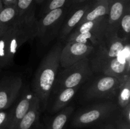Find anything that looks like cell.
Masks as SVG:
<instances>
[{
	"label": "cell",
	"instance_id": "6da1fadb",
	"mask_svg": "<svg viewBox=\"0 0 130 129\" xmlns=\"http://www.w3.org/2000/svg\"><path fill=\"white\" fill-rule=\"evenodd\" d=\"M37 23L34 11L18 17L15 24L0 37V68L11 65L18 49L36 38Z\"/></svg>",
	"mask_w": 130,
	"mask_h": 129
},
{
	"label": "cell",
	"instance_id": "7a4b0ae2",
	"mask_svg": "<svg viewBox=\"0 0 130 129\" xmlns=\"http://www.w3.org/2000/svg\"><path fill=\"white\" fill-rule=\"evenodd\" d=\"M63 46L58 42L51 48L41 61L32 80L33 94L39 100L41 111H44L48 106L60 67V56Z\"/></svg>",
	"mask_w": 130,
	"mask_h": 129
},
{
	"label": "cell",
	"instance_id": "3957f363",
	"mask_svg": "<svg viewBox=\"0 0 130 129\" xmlns=\"http://www.w3.org/2000/svg\"><path fill=\"white\" fill-rule=\"evenodd\" d=\"M129 51V42L124 41L117 35L105 38L88 57L93 72L100 70L113 59Z\"/></svg>",
	"mask_w": 130,
	"mask_h": 129
},
{
	"label": "cell",
	"instance_id": "277c9868",
	"mask_svg": "<svg viewBox=\"0 0 130 129\" xmlns=\"http://www.w3.org/2000/svg\"><path fill=\"white\" fill-rule=\"evenodd\" d=\"M88 58H85L71 66L63 68L56 77L53 89L56 92L66 88L80 86L93 75Z\"/></svg>",
	"mask_w": 130,
	"mask_h": 129
},
{
	"label": "cell",
	"instance_id": "5b68a950",
	"mask_svg": "<svg viewBox=\"0 0 130 129\" xmlns=\"http://www.w3.org/2000/svg\"><path fill=\"white\" fill-rule=\"evenodd\" d=\"M129 76L120 78L101 74L88 85L84 91V99L86 101H91L114 97L117 95L120 86Z\"/></svg>",
	"mask_w": 130,
	"mask_h": 129
},
{
	"label": "cell",
	"instance_id": "8992f818",
	"mask_svg": "<svg viewBox=\"0 0 130 129\" xmlns=\"http://www.w3.org/2000/svg\"><path fill=\"white\" fill-rule=\"evenodd\" d=\"M66 8H60L46 13L37 23L36 37L43 46H47L57 37L66 16Z\"/></svg>",
	"mask_w": 130,
	"mask_h": 129
},
{
	"label": "cell",
	"instance_id": "52a82bcc",
	"mask_svg": "<svg viewBox=\"0 0 130 129\" xmlns=\"http://www.w3.org/2000/svg\"><path fill=\"white\" fill-rule=\"evenodd\" d=\"M117 110V105L110 101L94 104L79 111L72 119L71 125L75 128L89 126L110 117Z\"/></svg>",
	"mask_w": 130,
	"mask_h": 129
},
{
	"label": "cell",
	"instance_id": "ba28073f",
	"mask_svg": "<svg viewBox=\"0 0 130 129\" xmlns=\"http://www.w3.org/2000/svg\"><path fill=\"white\" fill-rule=\"evenodd\" d=\"M94 49L95 47L92 45L74 41L67 42L61 51L60 66L66 68L84 58H88Z\"/></svg>",
	"mask_w": 130,
	"mask_h": 129
},
{
	"label": "cell",
	"instance_id": "9c48e42d",
	"mask_svg": "<svg viewBox=\"0 0 130 129\" xmlns=\"http://www.w3.org/2000/svg\"><path fill=\"white\" fill-rule=\"evenodd\" d=\"M22 87V79L19 75L5 76L0 79V111L10 107L18 97Z\"/></svg>",
	"mask_w": 130,
	"mask_h": 129
},
{
	"label": "cell",
	"instance_id": "30bf717a",
	"mask_svg": "<svg viewBox=\"0 0 130 129\" xmlns=\"http://www.w3.org/2000/svg\"><path fill=\"white\" fill-rule=\"evenodd\" d=\"M109 13L107 15L106 38L117 35L119 20L128 6L130 0H108Z\"/></svg>",
	"mask_w": 130,
	"mask_h": 129
},
{
	"label": "cell",
	"instance_id": "8fae6325",
	"mask_svg": "<svg viewBox=\"0 0 130 129\" xmlns=\"http://www.w3.org/2000/svg\"><path fill=\"white\" fill-rule=\"evenodd\" d=\"M34 94L30 91H25L19 102L11 110L10 118L5 129H15L29 109L32 101Z\"/></svg>",
	"mask_w": 130,
	"mask_h": 129
},
{
	"label": "cell",
	"instance_id": "7c38bea8",
	"mask_svg": "<svg viewBox=\"0 0 130 129\" xmlns=\"http://www.w3.org/2000/svg\"><path fill=\"white\" fill-rule=\"evenodd\" d=\"M89 5L90 3H86L79 6L75 9L68 16H66L58 35L60 40H66L69 35L79 25L88 8Z\"/></svg>",
	"mask_w": 130,
	"mask_h": 129
},
{
	"label": "cell",
	"instance_id": "4fadbf2b",
	"mask_svg": "<svg viewBox=\"0 0 130 129\" xmlns=\"http://www.w3.org/2000/svg\"><path fill=\"white\" fill-rule=\"evenodd\" d=\"M106 29L88 32L79 34H70L66 39L67 42H77L96 47L106 38Z\"/></svg>",
	"mask_w": 130,
	"mask_h": 129
},
{
	"label": "cell",
	"instance_id": "5bb4252c",
	"mask_svg": "<svg viewBox=\"0 0 130 129\" xmlns=\"http://www.w3.org/2000/svg\"><path fill=\"white\" fill-rule=\"evenodd\" d=\"M40 111L39 100L34 94L30 108L15 129H33L39 120Z\"/></svg>",
	"mask_w": 130,
	"mask_h": 129
},
{
	"label": "cell",
	"instance_id": "9a60e30c",
	"mask_svg": "<svg viewBox=\"0 0 130 129\" xmlns=\"http://www.w3.org/2000/svg\"><path fill=\"white\" fill-rule=\"evenodd\" d=\"M109 1L108 0H95L90 3L88 8L84 15L79 24L108 15Z\"/></svg>",
	"mask_w": 130,
	"mask_h": 129
},
{
	"label": "cell",
	"instance_id": "2e32d148",
	"mask_svg": "<svg viewBox=\"0 0 130 129\" xmlns=\"http://www.w3.org/2000/svg\"><path fill=\"white\" fill-rule=\"evenodd\" d=\"M17 18V5L3 6L0 11V37L15 24Z\"/></svg>",
	"mask_w": 130,
	"mask_h": 129
},
{
	"label": "cell",
	"instance_id": "e0dca14e",
	"mask_svg": "<svg viewBox=\"0 0 130 129\" xmlns=\"http://www.w3.org/2000/svg\"><path fill=\"white\" fill-rule=\"evenodd\" d=\"M79 87L80 86H76L60 91L52 108V112H58L64 108L73 98Z\"/></svg>",
	"mask_w": 130,
	"mask_h": 129
},
{
	"label": "cell",
	"instance_id": "ac0fdd59",
	"mask_svg": "<svg viewBox=\"0 0 130 129\" xmlns=\"http://www.w3.org/2000/svg\"><path fill=\"white\" fill-rule=\"evenodd\" d=\"M107 25V15L96 19L92 21H88L77 25L70 34H79L88 32L106 29ZM69 34V35H70Z\"/></svg>",
	"mask_w": 130,
	"mask_h": 129
},
{
	"label": "cell",
	"instance_id": "d6986e66",
	"mask_svg": "<svg viewBox=\"0 0 130 129\" xmlns=\"http://www.w3.org/2000/svg\"><path fill=\"white\" fill-rule=\"evenodd\" d=\"M72 106L64 108L48 123L46 129H63L74 111Z\"/></svg>",
	"mask_w": 130,
	"mask_h": 129
},
{
	"label": "cell",
	"instance_id": "ffe728a7",
	"mask_svg": "<svg viewBox=\"0 0 130 129\" xmlns=\"http://www.w3.org/2000/svg\"><path fill=\"white\" fill-rule=\"evenodd\" d=\"M130 34V5L119 20L117 36L124 41L129 42Z\"/></svg>",
	"mask_w": 130,
	"mask_h": 129
},
{
	"label": "cell",
	"instance_id": "44dd1931",
	"mask_svg": "<svg viewBox=\"0 0 130 129\" xmlns=\"http://www.w3.org/2000/svg\"><path fill=\"white\" fill-rule=\"evenodd\" d=\"M117 95L118 105L121 108L130 104V76L120 86Z\"/></svg>",
	"mask_w": 130,
	"mask_h": 129
},
{
	"label": "cell",
	"instance_id": "7402d4cb",
	"mask_svg": "<svg viewBox=\"0 0 130 129\" xmlns=\"http://www.w3.org/2000/svg\"><path fill=\"white\" fill-rule=\"evenodd\" d=\"M34 0H17V8L18 11V17H22L28 15L34 10L32 8Z\"/></svg>",
	"mask_w": 130,
	"mask_h": 129
},
{
	"label": "cell",
	"instance_id": "603a6c76",
	"mask_svg": "<svg viewBox=\"0 0 130 129\" xmlns=\"http://www.w3.org/2000/svg\"><path fill=\"white\" fill-rule=\"evenodd\" d=\"M67 1L68 0H48L45 6L42 10L41 15L43 16L52 10L63 7Z\"/></svg>",
	"mask_w": 130,
	"mask_h": 129
},
{
	"label": "cell",
	"instance_id": "cb8c5ba5",
	"mask_svg": "<svg viewBox=\"0 0 130 129\" xmlns=\"http://www.w3.org/2000/svg\"><path fill=\"white\" fill-rule=\"evenodd\" d=\"M11 110L0 111V129H5L10 118Z\"/></svg>",
	"mask_w": 130,
	"mask_h": 129
},
{
	"label": "cell",
	"instance_id": "d4e9b609",
	"mask_svg": "<svg viewBox=\"0 0 130 129\" xmlns=\"http://www.w3.org/2000/svg\"><path fill=\"white\" fill-rule=\"evenodd\" d=\"M117 129H130V124L128 123L121 116H119L115 121Z\"/></svg>",
	"mask_w": 130,
	"mask_h": 129
},
{
	"label": "cell",
	"instance_id": "484cf974",
	"mask_svg": "<svg viewBox=\"0 0 130 129\" xmlns=\"http://www.w3.org/2000/svg\"><path fill=\"white\" fill-rule=\"evenodd\" d=\"M121 113L120 116L125 120L128 123L130 124V104L123 108H121Z\"/></svg>",
	"mask_w": 130,
	"mask_h": 129
},
{
	"label": "cell",
	"instance_id": "4316f807",
	"mask_svg": "<svg viewBox=\"0 0 130 129\" xmlns=\"http://www.w3.org/2000/svg\"><path fill=\"white\" fill-rule=\"evenodd\" d=\"M3 6H11V5H17V0H1Z\"/></svg>",
	"mask_w": 130,
	"mask_h": 129
},
{
	"label": "cell",
	"instance_id": "83f0119b",
	"mask_svg": "<svg viewBox=\"0 0 130 129\" xmlns=\"http://www.w3.org/2000/svg\"><path fill=\"white\" fill-rule=\"evenodd\" d=\"M102 129H117V128L114 124L107 123L102 128Z\"/></svg>",
	"mask_w": 130,
	"mask_h": 129
},
{
	"label": "cell",
	"instance_id": "f1b7e54d",
	"mask_svg": "<svg viewBox=\"0 0 130 129\" xmlns=\"http://www.w3.org/2000/svg\"><path fill=\"white\" fill-rule=\"evenodd\" d=\"M77 1L78 0H68L69 2H70L71 3H77Z\"/></svg>",
	"mask_w": 130,
	"mask_h": 129
},
{
	"label": "cell",
	"instance_id": "f546056e",
	"mask_svg": "<svg viewBox=\"0 0 130 129\" xmlns=\"http://www.w3.org/2000/svg\"><path fill=\"white\" fill-rule=\"evenodd\" d=\"M3 8V3L2 1H1V0H0V11H1Z\"/></svg>",
	"mask_w": 130,
	"mask_h": 129
},
{
	"label": "cell",
	"instance_id": "4dcf8cb0",
	"mask_svg": "<svg viewBox=\"0 0 130 129\" xmlns=\"http://www.w3.org/2000/svg\"><path fill=\"white\" fill-rule=\"evenodd\" d=\"M35 1L37 3L40 4V3H43V1H44V0H35Z\"/></svg>",
	"mask_w": 130,
	"mask_h": 129
},
{
	"label": "cell",
	"instance_id": "1f68e13d",
	"mask_svg": "<svg viewBox=\"0 0 130 129\" xmlns=\"http://www.w3.org/2000/svg\"><path fill=\"white\" fill-rule=\"evenodd\" d=\"M86 1H88V0H78L77 1V3H82L85 2Z\"/></svg>",
	"mask_w": 130,
	"mask_h": 129
}]
</instances>
